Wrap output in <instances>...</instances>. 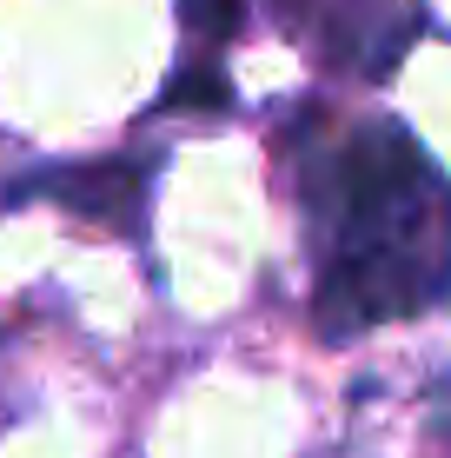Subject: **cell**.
Listing matches in <instances>:
<instances>
[{"label": "cell", "instance_id": "1", "mask_svg": "<svg viewBox=\"0 0 451 458\" xmlns=\"http://www.w3.org/2000/svg\"><path fill=\"white\" fill-rule=\"evenodd\" d=\"M325 273L319 326L352 339L379 319H412L451 293V186L405 126H359L319 166Z\"/></svg>", "mask_w": 451, "mask_h": 458}, {"label": "cell", "instance_id": "2", "mask_svg": "<svg viewBox=\"0 0 451 458\" xmlns=\"http://www.w3.org/2000/svg\"><path fill=\"white\" fill-rule=\"evenodd\" d=\"M21 193H46L60 207L87 213V219H139L146 207V166L139 160H93V166H73V173H46V180L21 186Z\"/></svg>", "mask_w": 451, "mask_h": 458}, {"label": "cell", "instance_id": "3", "mask_svg": "<svg viewBox=\"0 0 451 458\" xmlns=\"http://www.w3.org/2000/svg\"><path fill=\"white\" fill-rule=\"evenodd\" d=\"M232 100V87H226V73H206V67H193V73H180V81H166L160 93V106H180V114H213V106H226Z\"/></svg>", "mask_w": 451, "mask_h": 458}, {"label": "cell", "instance_id": "4", "mask_svg": "<svg viewBox=\"0 0 451 458\" xmlns=\"http://www.w3.org/2000/svg\"><path fill=\"white\" fill-rule=\"evenodd\" d=\"M180 13H186V27H193L206 47H226L232 34H239V21H246L239 0H180Z\"/></svg>", "mask_w": 451, "mask_h": 458}]
</instances>
